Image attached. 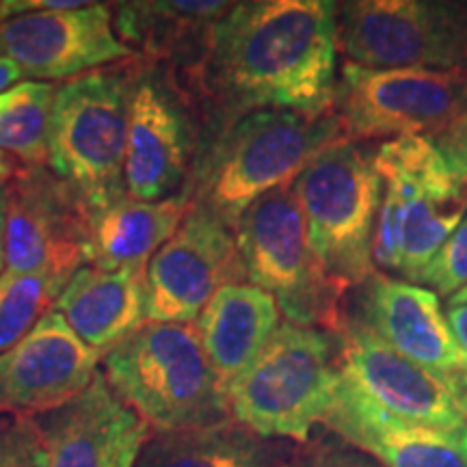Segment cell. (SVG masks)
Returning <instances> with one entry per match:
<instances>
[{
	"label": "cell",
	"mask_w": 467,
	"mask_h": 467,
	"mask_svg": "<svg viewBox=\"0 0 467 467\" xmlns=\"http://www.w3.org/2000/svg\"><path fill=\"white\" fill-rule=\"evenodd\" d=\"M337 336L282 323L227 385L230 418L266 440L307 443L340 388Z\"/></svg>",
	"instance_id": "obj_4"
},
{
	"label": "cell",
	"mask_w": 467,
	"mask_h": 467,
	"mask_svg": "<svg viewBox=\"0 0 467 467\" xmlns=\"http://www.w3.org/2000/svg\"><path fill=\"white\" fill-rule=\"evenodd\" d=\"M5 221H7V191L0 189V271L5 266Z\"/></svg>",
	"instance_id": "obj_36"
},
{
	"label": "cell",
	"mask_w": 467,
	"mask_h": 467,
	"mask_svg": "<svg viewBox=\"0 0 467 467\" xmlns=\"http://www.w3.org/2000/svg\"><path fill=\"white\" fill-rule=\"evenodd\" d=\"M433 143L461 173L467 175V107L446 130L435 134Z\"/></svg>",
	"instance_id": "obj_31"
},
{
	"label": "cell",
	"mask_w": 467,
	"mask_h": 467,
	"mask_svg": "<svg viewBox=\"0 0 467 467\" xmlns=\"http://www.w3.org/2000/svg\"><path fill=\"white\" fill-rule=\"evenodd\" d=\"M20 162H17L14 156H9L7 151L0 150V189H5L11 180L16 178V173L20 171Z\"/></svg>",
	"instance_id": "obj_35"
},
{
	"label": "cell",
	"mask_w": 467,
	"mask_h": 467,
	"mask_svg": "<svg viewBox=\"0 0 467 467\" xmlns=\"http://www.w3.org/2000/svg\"><path fill=\"white\" fill-rule=\"evenodd\" d=\"M7 191L5 266L69 282L87 266L89 208L50 167H20Z\"/></svg>",
	"instance_id": "obj_12"
},
{
	"label": "cell",
	"mask_w": 467,
	"mask_h": 467,
	"mask_svg": "<svg viewBox=\"0 0 467 467\" xmlns=\"http://www.w3.org/2000/svg\"><path fill=\"white\" fill-rule=\"evenodd\" d=\"M22 78H25V74H22V69L17 67V63L0 55V93L9 91L11 87L22 83Z\"/></svg>",
	"instance_id": "obj_34"
},
{
	"label": "cell",
	"mask_w": 467,
	"mask_h": 467,
	"mask_svg": "<svg viewBox=\"0 0 467 467\" xmlns=\"http://www.w3.org/2000/svg\"><path fill=\"white\" fill-rule=\"evenodd\" d=\"M66 284V279L48 273H0V355L55 309Z\"/></svg>",
	"instance_id": "obj_26"
},
{
	"label": "cell",
	"mask_w": 467,
	"mask_h": 467,
	"mask_svg": "<svg viewBox=\"0 0 467 467\" xmlns=\"http://www.w3.org/2000/svg\"><path fill=\"white\" fill-rule=\"evenodd\" d=\"M402 230H405V213H402L399 192L392 184L383 182V200L377 214L375 232H372V265L375 268L400 273Z\"/></svg>",
	"instance_id": "obj_28"
},
{
	"label": "cell",
	"mask_w": 467,
	"mask_h": 467,
	"mask_svg": "<svg viewBox=\"0 0 467 467\" xmlns=\"http://www.w3.org/2000/svg\"><path fill=\"white\" fill-rule=\"evenodd\" d=\"M107 381L154 433L230 420L227 389L203 353L195 323H143L102 355Z\"/></svg>",
	"instance_id": "obj_3"
},
{
	"label": "cell",
	"mask_w": 467,
	"mask_h": 467,
	"mask_svg": "<svg viewBox=\"0 0 467 467\" xmlns=\"http://www.w3.org/2000/svg\"><path fill=\"white\" fill-rule=\"evenodd\" d=\"M282 325L277 301L251 284L217 290L195 320L203 353L221 383L230 385L258 358Z\"/></svg>",
	"instance_id": "obj_22"
},
{
	"label": "cell",
	"mask_w": 467,
	"mask_h": 467,
	"mask_svg": "<svg viewBox=\"0 0 467 467\" xmlns=\"http://www.w3.org/2000/svg\"><path fill=\"white\" fill-rule=\"evenodd\" d=\"M232 232L244 282L268 292L285 323L340 334L348 320V290L320 268L292 184L251 203Z\"/></svg>",
	"instance_id": "obj_6"
},
{
	"label": "cell",
	"mask_w": 467,
	"mask_h": 467,
	"mask_svg": "<svg viewBox=\"0 0 467 467\" xmlns=\"http://www.w3.org/2000/svg\"><path fill=\"white\" fill-rule=\"evenodd\" d=\"M69 329L104 355L145 323V266H83L55 303Z\"/></svg>",
	"instance_id": "obj_21"
},
{
	"label": "cell",
	"mask_w": 467,
	"mask_h": 467,
	"mask_svg": "<svg viewBox=\"0 0 467 467\" xmlns=\"http://www.w3.org/2000/svg\"><path fill=\"white\" fill-rule=\"evenodd\" d=\"M457 405H459V411H461V416H463V420L467 422V385H465V389L463 392L459 394V399H457Z\"/></svg>",
	"instance_id": "obj_37"
},
{
	"label": "cell",
	"mask_w": 467,
	"mask_h": 467,
	"mask_svg": "<svg viewBox=\"0 0 467 467\" xmlns=\"http://www.w3.org/2000/svg\"><path fill=\"white\" fill-rule=\"evenodd\" d=\"M203 139L200 104L180 76L134 58L124 167L128 197L161 202L189 195Z\"/></svg>",
	"instance_id": "obj_8"
},
{
	"label": "cell",
	"mask_w": 467,
	"mask_h": 467,
	"mask_svg": "<svg viewBox=\"0 0 467 467\" xmlns=\"http://www.w3.org/2000/svg\"><path fill=\"white\" fill-rule=\"evenodd\" d=\"M292 454L284 443L255 435L230 418L200 429L154 433L137 467H285Z\"/></svg>",
	"instance_id": "obj_24"
},
{
	"label": "cell",
	"mask_w": 467,
	"mask_h": 467,
	"mask_svg": "<svg viewBox=\"0 0 467 467\" xmlns=\"http://www.w3.org/2000/svg\"><path fill=\"white\" fill-rule=\"evenodd\" d=\"M448 303H451V306H452V303H467V288L459 290L457 295H452L451 299H448Z\"/></svg>",
	"instance_id": "obj_38"
},
{
	"label": "cell",
	"mask_w": 467,
	"mask_h": 467,
	"mask_svg": "<svg viewBox=\"0 0 467 467\" xmlns=\"http://www.w3.org/2000/svg\"><path fill=\"white\" fill-rule=\"evenodd\" d=\"M285 467H383L368 454L359 452L353 446H320L306 448L303 452L292 454L290 463Z\"/></svg>",
	"instance_id": "obj_30"
},
{
	"label": "cell",
	"mask_w": 467,
	"mask_h": 467,
	"mask_svg": "<svg viewBox=\"0 0 467 467\" xmlns=\"http://www.w3.org/2000/svg\"><path fill=\"white\" fill-rule=\"evenodd\" d=\"M57 85L22 80L0 93V150L25 167H48Z\"/></svg>",
	"instance_id": "obj_25"
},
{
	"label": "cell",
	"mask_w": 467,
	"mask_h": 467,
	"mask_svg": "<svg viewBox=\"0 0 467 467\" xmlns=\"http://www.w3.org/2000/svg\"><path fill=\"white\" fill-rule=\"evenodd\" d=\"M0 467H48L35 418H7L0 424Z\"/></svg>",
	"instance_id": "obj_29"
},
{
	"label": "cell",
	"mask_w": 467,
	"mask_h": 467,
	"mask_svg": "<svg viewBox=\"0 0 467 467\" xmlns=\"http://www.w3.org/2000/svg\"><path fill=\"white\" fill-rule=\"evenodd\" d=\"M100 359L52 309L0 355V418H39L66 405L89 388Z\"/></svg>",
	"instance_id": "obj_15"
},
{
	"label": "cell",
	"mask_w": 467,
	"mask_h": 467,
	"mask_svg": "<svg viewBox=\"0 0 467 467\" xmlns=\"http://www.w3.org/2000/svg\"><path fill=\"white\" fill-rule=\"evenodd\" d=\"M416 285H429L437 296L448 299L467 288V214L424 266Z\"/></svg>",
	"instance_id": "obj_27"
},
{
	"label": "cell",
	"mask_w": 467,
	"mask_h": 467,
	"mask_svg": "<svg viewBox=\"0 0 467 467\" xmlns=\"http://www.w3.org/2000/svg\"><path fill=\"white\" fill-rule=\"evenodd\" d=\"M467 107V69H368L342 63L334 113L344 139L429 137L446 130Z\"/></svg>",
	"instance_id": "obj_10"
},
{
	"label": "cell",
	"mask_w": 467,
	"mask_h": 467,
	"mask_svg": "<svg viewBox=\"0 0 467 467\" xmlns=\"http://www.w3.org/2000/svg\"><path fill=\"white\" fill-rule=\"evenodd\" d=\"M134 58L57 85L48 167L96 210L124 200Z\"/></svg>",
	"instance_id": "obj_5"
},
{
	"label": "cell",
	"mask_w": 467,
	"mask_h": 467,
	"mask_svg": "<svg viewBox=\"0 0 467 467\" xmlns=\"http://www.w3.org/2000/svg\"><path fill=\"white\" fill-rule=\"evenodd\" d=\"M234 3L223 0H132L113 3L117 37L145 61L184 76L206 55L210 35Z\"/></svg>",
	"instance_id": "obj_20"
},
{
	"label": "cell",
	"mask_w": 467,
	"mask_h": 467,
	"mask_svg": "<svg viewBox=\"0 0 467 467\" xmlns=\"http://www.w3.org/2000/svg\"><path fill=\"white\" fill-rule=\"evenodd\" d=\"M355 318L379 340L440 379L459 399L467 385V359L454 340L433 290L375 273L361 285Z\"/></svg>",
	"instance_id": "obj_16"
},
{
	"label": "cell",
	"mask_w": 467,
	"mask_h": 467,
	"mask_svg": "<svg viewBox=\"0 0 467 467\" xmlns=\"http://www.w3.org/2000/svg\"><path fill=\"white\" fill-rule=\"evenodd\" d=\"M337 52L368 69H467V3H336Z\"/></svg>",
	"instance_id": "obj_9"
},
{
	"label": "cell",
	"mask_w": 467,
	"mask_h": 467,
	"mask_svg": "<svg viewBox=\"0 0 467 467\" xmlns=\"http://www.w3.org/2000/svg\"><path fill=\"white\" fill-rule=\"evenodd\" d=\"M5 420H7V418H0V424H3V422H5Z\"/></svg>",
	"instance_id": "obj_39"
},
{
	"label": "cell",
	"mask_w": 467,
	"mask_h": 467,
	"mask_svg": "<svg viewBox=\"0 0 467 467\" xmlns=\"http://www.w3.org/2000/svg\"><path fill=\"white\" fill-rule=\"evenodd\" d=\"M446 320L451 325V331L457 340L461 353L467 359V303H448L446 309Z\"/></svg>",
	"instance_id": "obj_33"
},
{
	"label": "cell",
	"mask_w": 467,
	"mask_h": 467,
	"mask_svg": "<svg viewBox=\"0 0 467 467\" xmlns=\"http://www.w3.org/2000/svg\"><path fill=\"white\" fill-rule=\"evenodd\" d=\"M180 80L200 104L206 139L255 110H334L336 3H234L214 25L200 66Z\"/></svg>",
	"instance_id": "obj_1"
},
{
	"label": "cell",
	"mask_w": 467,
	"mask_h": 467,
	"mask_svg": "<svg viewBox=\"0 0 467 467\" xmlns=\"http://www.w3.org/2000/svg\"><path fill=\"white\" fill-rule=\"evenodd\" d=\"M0 55L17 63L25 78H42V83L69 80L137 57L117 37L113 9L107 3L0 22Z\"/></svg>",
	"instance_id": "obj_14"
},
{
	"label": "cell",
	"mask_w": 467,
	"mask_h": 467,
	"mask_svg": "<svg viewBox=\"0 0 467 467\" xmlns=\"http://www.w3.org/2000/svg\"><path fill=\"white\" fill-rule=\"evenodd\" d=\"M340 372L392 416L443 431H465L457 399L440 379L396 353L355 318L337 334Z\"/></svg>",
	"instance_id": "obj_18"
},
{
	"label": "cell",
	"mask_w": 467,
	"mask_h": 467,
	"mask_svg": "<svg viewBox=\"0 0 467 467\" xmlns=\"http://www.w3.org/2000/svg\"><path fill=\"white\" fill-rule=\"evenodd\" d=\"M320 268L344 290L361 288L377 273L372 232L383 182L375 150L340 141L327 148L292 182Z\"/></svg>",
	"instance_id": "obj_7"
},
{
	"label": "cell",
	"mask_w": 467,
	"mask_h": 467,
	"mask_svg": "<svg viewBox=\"0 0 467 467\" xmlns=\"http://www.w3.org/2000/svg\"><path fill=\"white\" fill-rule=\"evenodd\" d=\"M189 195L161 202L134 197L89 210L87 221V266H148L151 255L178 230L189 213Z\"/></svg>",
	"instance_id": "obj_23"
},
{
	"label": "cell",
	"mask_w": 467,
	"mask_h": 467,
	"mask_svg": "<svg viewBox=\"0 0 467 467\" xmlns=\"http://www.w3.org/2000/svg\"><path fill=\"white\" fill-rule=\"evenodd\" d=\"M83 5H87L85 0H0V22L37 11L78 9Z\"/></svg>",
	"instance_id": "obj_32"
},
{
	"label": "cell",
	"mask_w": 467,
	"mask_h": 467,
	"mask_svg": "<svg viewBox=\"0 0 467 467\" xmlns=\"http://www.w3.org/2000/svg\"><path fill=\"white\" fill-rule=\"evenodd\" d=\"M323 424L383 467H467V429L400 420L342 377Z\"/></svg>",
	"instance_id": "obj_19"
},
{
	"label": "cell",
	"mask_w": 467,
	"mask_h": 467,
	"mask_svg": "<svg viewBox=\"0 0 467 467\" xmlns=\"http://www.w3.org/2000/svg\"><path fill=\"white\" fill-rule=\"evenodd\" d=\"M375 169L381 182L392 184L402 202L400 275L416 284L467 214V175L429 137H400L381 143L375 150Z\"/></svg>",
	"instance_id": "obj_11"
},
{
	"label": "cell",
	"mask_w": 467,
	"mask_h": 467,
	"mask_svg": "<svg viewBox=\"0 0 467 467\" xmlns=\"http://www.w3.org/2000/svg\"><path fill=\"white\" fill-rule=\"evenodd\" d=\"M48 467H137L154 431L98 372L66 405L35 418Z\"/></svg>",
	"instance_id": "obj_17"
},
{
	"label": "cell",
	"mask_w": 467,
	"mask_h": 467,
	"mask_svg": "<svg viewBox=\"0 0 467 467\" xmlns=\"http://www.w3.org/2000/svg\"><path fill=\"white\" fill-rule=\"evenodd\" d=\"M347 141L334 110H255L203 141L189 186L191 206L230 230L251 203L292 184L331 145Z\"/></svg>",
	"instance_id": "obj_2"
},
{
	"label": "cell",
	"mask_w": 467,
	"mask_h": 467,
	"mask_svg": "<svg viewBox=\"0 0 467 467\" xmlns=\"http://www.w3.org/2000/svg\"><path fill=\"white\" fill-rule=\"evenodd\" d=\"M247 284L234 232L191 206L145 266V323H195L223 285Z\"/></svg>",
	"instance_id": "obj_13"
}]
</instances>
